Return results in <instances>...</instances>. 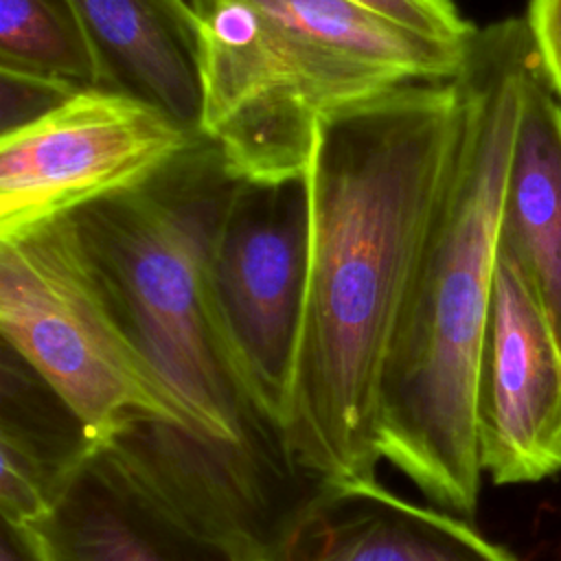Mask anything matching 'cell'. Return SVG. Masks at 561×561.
<instances>
[{
    "label": "cell",
    "instance_id": "1",
    "mask_svg": "<svg viewBox=\"0 0 561 561\" xmlns=\"http://www.w3.org/2000/svg\"><path fill=\"white\" fill-rule=\"evenodd\" d=\"M460 136L454 81H419L322 123L309 259L280 438L320 482L375 480L377 399Z\"/></svg>",
    "mask_w": 561,
    "mask_h": 561
},
{
    "label": "cell",
    "instance_id": "2",
    "mask_svg": "<svg viewBox=\"0 0 561 561\" xmlns=\"http://www.w3.org/2000/svg\"><path fill=\"white\" fill-rule=\"evenodd\" d=\"M537 57L524 18L478 26L462 70L460 136L421 274L377 399L381 458L436 506L480 500L478 383L500 259L522 90Z\"/></svg>",
    "mask_w": 561,
    "mask_h": 561
},
{
    "label": "cell",
    "instance_id": "3",
    "mask_svg": "<svg viewBox=\"0 0 561 561\" xmlns=\"http://www.w3.org/2000/svg\"><path fill=\"white\" fill-rule=\"evenodd\" d=\"M188 4L199 134L219 149L230 178L250 184L305 178L324 121L408 83L454 81L473 42L414 33L351 0Z\"/></svg>",
    "mask_w": 561,
    "mask_h": 561
},
{
    "label": "cell",
    "instance_id": "4",
    "mask_svg": "<svg viewBox=\"0 0 561 561\" xmlns=\"http://www.w3.org/2000/svg\"><path fill=\"white\" fill-rule=\"evenodd\" d=\"M237 180L204 136L145 184L72 215L129 337L204 438L283 443L217 311L213 248Z\"/></svg>",
    "mask_w": 561,
    "mask_h": 561
},
{
    "label": "cell",
    "instance_id": "5",
    "mask_svg": "<svg viewBox=\"0 0 561 561\" xmlns=\"http://www.w3.org/2000/svg\"><path fill=\"white\" fill-rule=\"evenodd\" d=\"M0 333L77 412L94 445L131 416L195 432L129 337L72 215L0 241Z\"/></svg>",
    "mask_w": 561,
    "mask_h": 561
},
{
    "label": "cell",
    "instance_id": "6",
    "mask_svg": "<svg viewBox=\"0 0 561 561\" xmlns=\"http://www.w3.org/2000/svg\"><path fill=\"white\" fill-rule=\"evenodd\" d=\"M96 449L158 508L234 561H265L322 484L283 443L234 445L131 416Z\"/></svg>",
    "mask_w": 561,
    "mask_h": 561
},
{
    "label": "cell",
    "instance_id": "7",
    "mask_svg": "<svg viewBox=\"0 0 561 561\" xmlns=\"http://www.w3.org/2000/svg\"><path fill=\"white\" fill-rule=\"evenodd\" d=\"M202 134L110 88H83L2 131L0 241L70 217L158 175Z\"/></svg>",
    "mask_w": 561,
    "mask_h": 561
},
{
    "label": "cell",
    "instance_id": "8",
    "mask_svg": "<svg viewBox=\"0 0 561 561\" xmlns=\"http://www.w3.org/2000/svg\"><path fill=\"white\" fill-rule=\"evenodd\" d=\"M307 259L305 178L283 184L237 182L215 234V298L243 383L278 432L305 302Z\"/></svg>",
    "mask_w": 561,
    "mask_h": 561
},
{
    "label": "cell",
    "instance_id": "9",
    "mask_svg": "<svg viewBox=\"0 0 561 561\" xmlns=\"http://www.w3.org/2000/svg\"><path fill=\"white\" fill-rule=\"evenodd\" d=\"M478 449L497 486L561 473V348L502 250L478 383Z\"/></svg>",
    "mask_w": 561,
    "mask_h": 561
},
{
    "label": "cell",
    "instance_id": "10",
    "mask_svg": "<svg viewBox=\"0 0 561 561\" xmlns=\"http://www.w3.org/2000/svg\"><path fill=\"white\" fill-rule=\"evenodd\" d=\"M265 561H519L469 519L375 480L327 482Z\"/></svg>",
    "mask_w": 561,
    "mask_h": 561
},
{
    "label": "cell",
    "instance_id": "11",
    "mask_svg": "<svg viewBox=\"0 0 561 561\" xmlns=\"http://www.w3.org/2000/svg\"><path fill=\"white\" fill-rule=\"evenodd\" d=\"M31 530L42 561H234L175 524L96 445Z\"/></svg>",
    "mask_w": 561,
    "mask_h": 561
},
{
    "label": "cell",
    "instance_id": "12",
    "mask_svg": "<svg viewBox=\"0 0 561 561\" xmlns=\"http://www.w3.org/2000/svg\"><path fill=\"white\" fill-rule=\"evenodd\" d=\"M64 2L96 55L103 88L142 99L199 134V48L188 0Z\"/></svg>",
    "mask_w": 561,
    "mask_h": 561
},
{
    "label": "cell",
    "instance_id": "13",
    "mask_svg": "<svg viewBox=\"0 0 561 561\" xmlns=\"http://www.w3.org/2000/svg\"><path fill=\"white\" fill-rule=\"evenodd\" d=\"M500 250L522 272L561 348V101L537 64L522 90Z\"/></svg>",
    "mask_w": 561,
    "mask_h": 561
},
{
    "label": "cell",
    "instance_id": "14",
    "mask_svg": "<svg viewBox=\"0 0 561 561\" xmlns=\"http://www.w3.org/2000/svg\"><path fill=\"white\" fill-rule=\"evenodd\" d=\"M94 451L77 412L9 346L0 353V513L33 526Z\"/></svg>",
    "mask_w": 561,
    "mask_h": 561
},
{
    "label": "cell",
    "instance_id": "15",
    "mask_svg": "<svg viewBox=\"0 0 561 561\" xmlns=\"http://www.w3.org/2000/svg\"><path fill=\"white\" fill-rule=\"evenodd\" d=\"M0 66L70 88H103L96 55L64 0H0Z\"/></svg>",
    "mask_w": 561,
    "mask_h": 561
},
{
    "label": "cell",
    "instance_id": "16",
    "mask_svg": "<svg viewBox=\"0 0 561 561\" xmlns=\"http://www.w3.org/2000/svg\"><path fill=\"white\" fill-rule=\"evenodd\" d=\"M375 11L414 33L449 42L469 44L478 31L454 0H351Z\"/></svg>",
    "mask_w": 561,
    "mask_h": 561
},
{
    "label": "cell",
    "instance_id": "17",
    "mask_svg": "<svg viewBox=\"0 0 561 561\" xmlns=\"http://www.w3.org/2000/svg\"><path fill=\"white\" fill-rule=\"evenodd\" d=\"M0 85H2V131L22 127L59 103H64L77 88L46 79L39 75L2 68L0 66Z\"/></svg>",
    "mask_w": 561,
    "mask_h": 561
},
{
    "label": "cell",
    "instance_id": "18",
    "mask_svg": "<svg viewBox=\"0 0 561 561\" xmlns=\"http://www.w3.org/2000/svg\"><path fill=\"white\" fill-rule=\"evenodd\" d=\"M524 24L539 72L561 101V0H528Z\"/></svg>",
    "mask_w": 561,
    "mask_h": 561
},
{
    "label": "cell",
    "instance_id": "19",
    "mask_svg": "<svg viewBox=\"0 0 561 561\" xmlns=\"http://www.w3.org/2000/svg\"><path fill=\"white\" fill-rule=\"evenodd\" d=\"M0 561H42L31 526L0 522Z\"/></svg>",
    "mask_w": 561,
    "mask_h": 561
}]
</instances>
